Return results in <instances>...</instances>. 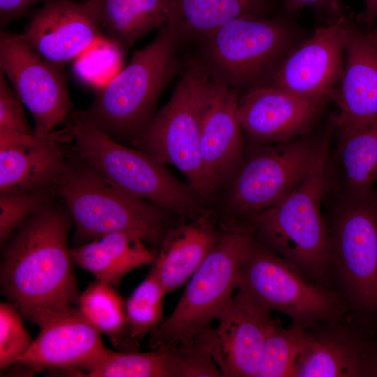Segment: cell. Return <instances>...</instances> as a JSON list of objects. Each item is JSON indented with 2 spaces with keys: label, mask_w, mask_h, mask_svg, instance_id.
<instances>
[{
  "label": "cell",
  "mask_w": 377,
  "mask_h": 377,
  "mask_svg": "<svg viewBox=\"0 0 377 377\" xmlns=\"http://www.w3.org/2000/svg\"><path fill=\"white\" fill-rule=\"evenodd\" d=\"M70 253L73 263L116 288L126 274L151 265L157 255L142 238L124 232L105 234L71 248Z\"/></svg>",
  "instance_id": "cell-23"
},
{
  "label": "cell",
  "mask_w": 377,
  "mask_h": 377,
  "mask_svg": "<svg viewBox=\"0 0 377 377\" xmlns=\"http://www.w3.org/2000/svg\"><path fill=\"white\" fill-rule=\"evenodd\" d=\"M64 124L75 140L72 151L123 190L183 219H194L205 210L196 192L172 175L165 164L116 141L84 110H72Z\"/></svg>",
  "instance_id": "cell-6"
},
{
  "label": "cell",
  "mask_w": 377,
  "mask_h": 377,
  "mask_svg": "<svg viewBox=\"0 0 377 377\" xmlns=\"http://www.w3.org/2000/svg\"><path fill=\"white\" fill-rule=\"evenodd\" d=\"M295 377H377V337L349 318L309 326Z\"/></svg>",
  "instance_id": "cell-13"
},
{
  "label": "cell",
  "mask_w": 377,
  "mask_h": 377,
  "mask_svg": "<svg viewBox=\"0 0 377 377\" xmlns=\"http://www.w3.org/2000/svg\"><path fill=\"white\" fill-rule=\"evenodd\" d=\"M166 294L151 267L148 275L125 301L130 332L134 339L138 341L164 320L163 300Z\"/></svg>",
  "instance_id": "cell-29"
},
{
  "label": "cell",
  "mask_w": 377,
  "mask_h": 377,
  "mask_svg": "<svg viewBox=\"0 0 377 377\" xmlns=\"http://www.w3.org/2000/svg\"><path fill=\"white\" fill-rule=\"evenodd\" d=\"M174 377H221L209 353L199 343L169 346Z\"/></svg>",
  "instance_id": "cell-33"
},
{
  "label": "cell",
  "mask_w": 377,
  "mask_h": 377,
  "mask_svg": "<svg viewBox=\"0 0 377 377\" xmlns=\"http://www.w3.org/2000/svg\"><path fill=\"white\" fill-rule=\"evenodd\" d=\"M38 0H0V22L5 26L24 15Z\"/></svg>",
  "instance_id": "cell-36"
},
{
  "label": "cell",
  "mask_w": 377,
  "mask_h": 377,
  "mask_svg": "<svg viewBox=\"0 0 377 377\" xmlns=\"http://www.w3.org/2000/svg\"><path fill=\"white\" fill-rule=\"evenodd\" d=\"M328 155L289 194L248 220L255 237L311 281L335 290L330 240L321 209L328 186Z\"/></svg>",
  "instance_id": "cell-5"
},
{
  "label": "cell",
  "mask_w": 377,
  "mask_h": 377,
  "mask_svg": "<svg viewBox=\"0 0 377 377\" xmlns=\"http://www.w3.org/2000/svg\"><path fill=\"white\" fill-rule=\"evenodd\" d=\"M50 187L0 193V244L3 245L28 219L55 200Z\"/></svg>",
  "instance_id": "cell-31"
},
{
  "label": "cell",
  "mask_w": 377,
  "mask_h": 377,
  "mask_svg": "<svg viewBox=\"0 0 377 377\" xmlns=\"http://www.w3.org/2000/svg\"><path fill=\"white\" fill-rule=\"evenodd\" d=\"M105 34L124 52L169 21L172 0H91Z\"/></svg>",
  "instance_id": "cell-25"
},
{
  "label": "cell",
  "mask_w": 377,
  "mask_h": 377,
  "mask_svg": "<svg viewBox=\"0 0 377 377\" xmlns=\"http://www.w3.org/2000/svg\"><path fill=\"white\" fill-rule=\"evenodd\" d=\"M211 78L202 62L188 63L169 101L133 142L137 149L177 168L202 200L212 195L200 152Z\"/></svg>",
  "instance_id": "cell-8"
},
{
  "label": "cell",
  "mask_w": 377,
  "mask_h": 377,
  "mask_svg": "<svg viewBox=\"0 0 377 377\" xmlns=\"http://www.w3.org/2000/svg\"><path fill=\"white\" fill-rule=\"evenodd\" d=\"M365 7L362 20L367 27H371L377 17V0H364Z\"/></svg>",
  "instance_id": "cell-37"
},
{
  "label": "cell",
  "mask_w": 377,
  "mask_h": 377,
  "mask_svg": "<svg viewBox=\"0 0 377 377\" xmlns=\"http://www.w3.org/2000/svg\"><path fill=\"white\" fill-rule=\"evenodd\" d=\"M370 35L374 41L377 44V28L373 33L370 34Z\"/></svg>",
  "instance_id": "cell-38"
},
{
  "label": "cell",
  "mask_w": 377,
  "mask_h": 377,
  "mask_svg": "<svg viewBox=\"0 0 377 377\" xmlns=\"http://www.w3.org/2000/svg\"><path fill=\"white\" fill-rule=\"evenodd\" d=\"M329 136L253 145L230 177L228 218L248 220L293 191L328 155Z\"/></svg>",
  "instance_id": "cell-9"
},
{
  "label": "cell",
  "mask_w": 377,
  "mask_h": 377,
  "mask_svg": "<svg viewBox=\"0 0 377 377\" xmlns=\"http://www.w3.org/2000/svg\"><path fill=\"white\" fill-rule=\"evenodd\" d=\"M352 15L343 14L317 29L287 55L269 84L307 100L326 103L341 77Z\"/></svg>",
  "instance_id": "cell-16"
},
{
  "label": "cell",
  "mask_w": 377,
  "mask_h": 377,
  "mask_svg": "<svg viewBox=\"0 0 377 377\" xmlns=\"http://www.w3.org/2000/svg\"><path fill=\"white\" fill-rule=\"evenodd\" d=\"M91 0L47 1L31 17L22 35L43 59L63 70L106 37Z\"/></svg>",
  "instance_id": "cell-17"
},
{
  "label": "cell",
  "mask_w": 377,
  "mask_h": 377,
  "mask_svg": "<svg viewBox=\"0 0 377 377\" xmlns=\"http://www.w3.org/2000/svg\"><path fill=\"white\" fill-rule=\"evenodd\" d=\"M72 223L64 204L54 200L1 245V290L23 320L39 326L77 305L81 293L68 245Z\"/></svg>",
  "instance_id": "cell-1"
},
{
  "label": "cell",
  "mask_w": 377,
  "mask_h": 377,
  "mask_svg": "<svg viewBox=\"0 0 377 377\" xmlns=\"http://www.w3.org/2000/svg\"><path fill=\"white\" fill-rule=\"evenodd\" d=\"M293 38L292 29L282 20L243 16L202 39V63L212 77L230 88L249 89L270 83L293 50Z\"/></svg>",
  "instance_id": "cell-10"
},
{
  "label": "cell",
  "mask_w": 377,
  "mask_h": 377,
  "mask_svg": "<svg viewBox=\"0 0 377 377\" xmlns=\"http://www.w3.org/2000/svg\"><path fill=\"white\" fill-rule=\"evenodd\" d=\"M303 332L304 329L276 323L264 344L256 377H295Z\"/></svg>",
  "instance_id": "cell-30"
},
{
  "label": "cell",
  "mask_w": 377,
  "mask_h": 377,
  "mask_svg": "<svg viewBox=\"0 0 377 377\" xmlns=\"http://www.w3.org/2000/svg\"><path fill=\"white\" fill-rule=\"evenodd\" d=\"M334 126L336 158L344 195L374 190L377 182V116Z\"/></svg>",
  "instance_id": "cell-24"
},
{
  "label": "cell",
  "mask_w": 377,
  "mask_h": 377,
  "mask_svg": "<svg viewBox=\"0 0 377 377\" xmlns=\"http://www.w3.org/2000/svg\"><path fill=\"white\" fill-rule=\"evenodd\" d=\"M89 377H173L168 346L150 352L113 351L92 371Z\"/></svg>",
  "instance_id": "cell-28"
},
{
  "label": "cell",
  "mask_w": 377,
  "mask_h": 377,
  "mask_svg": "<svg viewBox=\"0 0 377 377\" xmlns=\"http://www.w3.org/2000/svg\"><path fill=\"white\" fill-rule=\"evenodd\" d=\"M330 98L339 109L334 124L377 116V44L357 27L353 15L346 31L341 77Z\"/></svg>",
  "instance_id": "cell-21"
},
{
  "label": "cell",
  "mask_w": 377,
  "mask_h": 377,
  "mask_svg": "<svg viewBox=\"0 0 377 377\" xmlns=\"http://www.w3.org/2000/svg\"><path fill=\"white\" fill-rule=\"evenodd\" d=\"M220 232L214 215L205 210L166 232L151 265L166 293L190 279L214 246Z\"/></svg>",
  "instance_id": "cell-22"
},
{
  "label": "cell",
  "mask_w": 377,
  "mask_h": 377,
  "mask_svg": "<svg viewBox=\"0 0 377 377\" xmlns=\"http://www.w3.org/2000/svg\"><path fill=\"white\" fill-rule=\"evenodd\" d=\"M73 152L68 154L51 189L68 210L78 242L124 232L160 247L166 232L183 221H176L181 218L123 190Z\"/></svg>",
  "instance_id": "cell-2"
},
{
  "label": "cell",
  "mask_w": 377,
  "mask_h": 377,
  "mask_svg": "<svg viewBox=\"0 0 377 377\" xmlns=\"http://www.w3.org/2000/svg\"><path fill=\"white\" fill-rule=\"evenodd\" d=\"M77 306L101 334L109 338L118 351L138 350V341L131 334L125 301L116 288L96 279L81 293Z\"/></svg>",
  "instance_id": "cell-27"
},
{
  "label": "cell",
  "mask_w": 377,
  "mask_h": 377,
  "mask_svg": "<svg viewBox=\"0 0 377 377\" xmlns=\"http://www.w3.org/2000/svg\"><path fill=\"white\" fill-rule=\"evenodd\" d=\"M72 139L67 128L42 137L0 131V193L51 188L65 166Z\"/></svg>",
  "instance_id": "cell-19"
},
{
  "label": "cell",
  "mask_w": 377,
  "mask_h": 377,
  "mask_svg": "<svg viewBox=\"0 0 377 377\" xmlns=\"http://www.w3.org/2000/svg\"><path fill=\"white\" fill-rule=\"evenodd\" d=\"M22 104L0 71V131L34 133L26 119Z\"/></svg>",
  "instance_id": "cell-34"
},
{
  "label": "cell",
  "mask_w": 377,
  "mask_h": 377,
  "mask_svg": "<svg viewBox=\"0 0 377 377\" xmlns=\"http://www.w3.org/2000/svg\"><path fill=\"white\" fill-rule=\"evenodd\" d=\"M237 91L212 77L205 111L200 152L212 193L230 177L244 156Z\"/></svg>",
  "instance_id": "cell-20"
},
{
  "label": "cell",
  "mask_w": 377,
  "mask_h": 377,
  "mask_svg": "<svg viewBox=\"0 0 377 377\" xmlns=\"http://www.w3.org/2000/svg\"><path fill=\"white\" fill-rule=\"evenodd\" d=\"M0 71L30 112L36 135L65 123L73 105L63 71L36 52L22 34L1 31Z\"/></svg>",
  "instance_id": "cell-12"
},
{
  "label": "cell",
  "mask_w": 377,
  "mask_h": 377,
  "mask_svg": "<svg viewBox=\"0 0 377 377\" xmlns=\"http://www.w3.org/2000/svg\"><path fill=\"white\" fill-rule=\"evenodd\" d=\"M29 350L14 364L35 372L44 370L85 376L107 356L101 334L82 316L77 306H71L45 320Z\"/></svg>",
  "instance_id": "cell-15"
},
{
  "label": "cell",
  "mask_w": 377,
  "mask_h": 377,
  "mask_svg": "<svg viewBox=\"0 0 377 377\" xmlns=\"http://www.w3.org/2000/svg\"><path fill=\"white\" fill-rule=\"evenodd\" d=\"M220 227L216 242L190 278L173 312L151 332L152 349L193 343L230 302L255 228L249 220L234 218H225Z\"/></svg>",
  "instance_id": "cell-3"
},
{
  "label": "cell",
  "mask_w": 377,
  "mask_h": 377,
  "mask_svg": "<svg viewBox=\"0 0 377 377\" xmlns=\"http://www.w3.org/2000/svg\"><path fill=\"white\" fill-rule=\"evenodd\" d=\"M212 327L193 341L211 355L222 377H256L264 344L276 323L272 311L240 290Z\"/></svg>",
  "instance_id": "cell-14"
},
{
  "label": "cell",
  "mask_w": 377,
  "mask_h": 377,
  "mask_svg": "<svg viewBox=\"0 0 377 377\" xmlns=\"http://www.w3.org/2000/svg\"><path fill=\"white\" fill-rule=\"evenodd\" d=\"M284 5L289 12H296L306 6L314 8L319 13L337 20L343 15L341 0H284Z\"/></svg>",
  "instance_id": "cell-35"
},
{
  "label": "cell",
  "mask_w": 377,
  "mask_h": 377,
  "mask_svg": "<svg viewBox=\"0 0 377 377\" xmlns=\"http://www.w3.org/2000/svg\"><path fill=\"white\" fill-rule=\"evenodd\" d=\"M237 290L272 312L286 315L297 328L348 318L335 290L308 279L256 237L241 267Z\"/></svg>",
  "instance_id": "cell-11"
},
{
  "label": "cell",
  "mask_w": 377,
  "mask_h": 377,
  "mask_svg": "<svg viewBox=\"0 0 377 377\" xmlns=\"http://www.w3.org/2000/svg\"><path fill=\"white\" fill-rule=\"evenodd\" d=\"M330 268L348 318L377 327V191L344 195L330 222Z\"/></svg>",
  "instance_id": "cell-7"
},
{
  "label": "cell",
  "mask_w": 377,
  "mask_h": 377,
  "mask_svg": "<svg viewBox=\"0 0 377 377\" xmlns=\"http://www.w3.org/2000/svg\"><path fill=\"white\" fill-rule=\"evenodd\" d=\"M181 40L171 24L160 28L151 43L135 50L127 66L98 89L84 110L89 119L116 141L133 143L179 69L177 50Z\"/></svg>",
  "instance_id": "cell-4"
},
{
  "label": "cell",
  "mask_w": 377,
  "mask_h": 377,
  "mask_svg": "<svg viewBox=\"0 0 377 377\" xmlns=\"http://www.w3.org/2000/svg\"><path fill=\"white\" fill-rule=\"evenodd\" d=\"M268 0H172L168 24L181 39H203L237 18L265 16Z\"/></svg>",
  "instance_id": "cell-26"
},
{
  "label": "cell",
  "mask_w": 377,
  "mask_h": 377,
  "mask_svg": "<svg viewBox=\"0 0 377 377\" xmlns=\"http://www.w3.org/2000/svg\"><path fill=\"white\" fill-rule=\"evenodd\" d=\"M22 320L20 311L13 303H0L1 371L15 364L34 343Z\"/></svg>",
  "instance_id": "cell-32"
},
{
  "label": "cell",
  "mask_w": 377,
  "mask_h": 377,
  "mask_svg": "<svg viewBox=\"0 0 377 377\" xmlns=\"http://www.w3.org/2000/svg\"><path fill=\"white\" fill-rule=\"evenodd\" d=\"M325 103L267 84L248 89L239 98L238 114L253 145H274L308 134Z\"/></svg>",
  "instance_id": "cell-18"
}]
</instances>
